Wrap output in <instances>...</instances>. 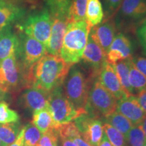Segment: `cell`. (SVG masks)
<instances>
[{
    "instance_id": "cell-27",
    "label": "cell",
    "mask_w": 146,
    "mask_h": 146,
    "mask_svg": "<svg viewBox=\"0 0 146 146\" xmlns=\"http://www.w3.org/2000/svg\"><path fill=\"white\" fill-rule=\"evenodd\" d=\"M71 1L72 0H45L46 8L54 17L67 16Z\"/></svg>"
},
{
    "instance_id": "cell-30",
    "label": "cell",
    "mask_w": 146,
    "mask_h": 146,
    "mask_svg": "<svg viewBox=\"0 0 146 146\" xmlns=\"http://www.w3.org/2000/svg\"><path fill=\"white\" fill-rule=\"evenodd\" d=\"M103 129L112 146H127L125 136L123 133L108 123L103 124Z\"/></svg>"
},
{
    "instance_id": "cell-10",
    "label": "cell",
    "mask_w": 146,
    "mask_h": 146,
    "mask_svg": "<svg viewBox=\"0 0 146 146\" xmlns=\"http://www.w3.org/2000/svg\"><path fill=\"white\" fill-rule=\"evenodd\" d=\"M81 137L91 146H98L104 133L103 121L92 115L83 114L74 120Z\"/></svg>"
},
{
    "instance_id": "cell-1",
    "label": "cell",
    "mask_w": 146,
    "mask_h": 146,
    "mask_svg": "<svg viewBox=\"0 0 146 146\" xmlns=\"http://www.w3.org/2000/svg\"><path fill=\"white\" fill-rule=\"evenodd\" d=\"M72 65L60 56L47 53L29 71L28 87H36L50 93L63 85Z\"/></svg>"
},
{
    "instance_id": "cell-32",
    "label": "cell",
    "mask_w": 146,
    "mask_h": 146,
    "mask_svg": "<svg viewBox=\"0 0 146 146\" xmlns=\"http://www.w3.org/2000/svg\"><path fill=\"white\" fill-rule=\"evenodd\" d=\"M58 134L56 129H52L41 135L37 146H58Z\"/></svg>"
},
{
    "instance_id": "cell-2",
    "label": "cell",
    "mask_w": 146,
    "mask_h": 146,
    "mask_svg": "<svg viewBox=\"0 0 146 146\" xmlns=\"http://www.w3.org/2000/svg\"><path fill=\"white\" fill-rule=\"evenodd\" d=\"M91 29L85 21L69 22L67 25L60 57L71 64L81 60Z\"/></svg>"
},
{
    "instance_id": "cell-6",
    "label": "cell",
    "mask_w": 146,
    "mask_h": 146,
    "mask_svg": "<svg viewBox=\"0 0 146 146\" xmlns=\"http://www.w3.org/2000/svg\"><path fill=\"white\" fill-rule=\"evenodd\" d=\"M117 100L100 83L91 79L85 110L87 114L102 119L116 111Z\"/></svg>"
},
{
    "instance_id": "cell-7",
    "label": "cell",
    "mask_w": 146,
    "mask_h": 146,
    "mask_svg": "<svg viewBox=\"0 0 146 146\" xmlns=\"http://www.w3.org/2000/svg\"><path fill=\"white\" fill-rule=\"evenodd\" d=\"M48 108L55 124V129L63 124L70 123L87 112L76 110L66 98L62 85L51 91L48 99Z\"/></svg>"
},
{
    "instance_id": "cell-11",
    "label": "cell",
    "mask_w": 146,
    "mask_h": 146,
    "mask_svg": "<svg viewBox=\"0 0 146 146\" xmlns=\"http://www.w3.org/2000/svg\"><path fill=\"white\" fill-rule=\"evenodd\" d=\"M81 61L88 68L89 77L98 78L100 70L106 61V54L89 36Z\"/></svg>"
},
{
    "instance_id": "cell-38",
    "label": "cell",
    "mask_w": 146,
    "mask_h": 146,
    "mask_svg": "<svg viewBox=\"0 0 146 146\" xmlns=\"http://www.w3.org/2000/svg\"><path fill=\"white\" fill-rule=\"evenodd\" d=\"M59 138L60 139L61 146H77V145L71 139L64 137H59Z\"/></svg>"
},
{
    "instance_id": "cell-29",
    "label": "cell",
    "mask_w": 146,
    "mask_h": 146,
    "mask_svg": "<svg viewBox=\"0 0 146 146\" xmlns=\"http://www.w3.org/2000/svg\"><path fill=\"white\" fill-rule=\"evenodd\" d=\"M42 133L32 123L25 126L24 146H37Z\"/></svg>"
},
{
    "instance_id": "cell-12",
    "label": "cell",
    "mask_w": 146,
    "mask_h": 146,
    "mask_svg": "<svg viewBox=\"0 0 146 146\" xmlns=\"http://www.w3.org/2000/svg\"><path fill=\"white\" fill-rule=\"evenodd\" d=\"M133 42L125 33L119 32L115 36L112 44L106 52V60L111 64L123 60L133 58Z\"/></svg>"
},
{
    "instance_id": "cell-25",
    "label": "cell",
    "mask_w": 146,
    "mask_h": 146,
    "mask_svg": "<svg viewBox=\"0 0 146 146\" xmlns=\"http://www.w3.org/2000/svg\"><path fill=\"white\" fill-rule=\"evenodd\" d=\"M87 3L88 0H72L67 14L69 22L85 21Z\"/></svg>"
},
{
    "instance_id": "cell-19",
    "label": "cell",
    "mask_w": 146,
    "mask_h": 146,
    "mask_svg": "<svg viewBox=\"0 0 146 146\" xmlns=\"http://www.w3.org/2000/svg\"><path fill=\"white\" fill-rule=\"evenodd\" d=\"M19 48V36L13 25L0 30V61L16 55Z\"/></svg>"
},
{
    "instance_id": "cell-31",
    "label": "cell",
    "mask_w": 146,
    "mask_h": 146,
    "mask_svg": "<svg viewBox=\"0 0 146 146\" xmlns=\"http://www.w3.org/2000/svg\"><path fill=\"white\" fill-rule=\"evenodd\" d=\"M20 116L14 110L10 108L4 101L0 102V124L18 123Z\"/></svg>"
},
{
    "instance_id": "cell-3",
    "label": "cell",
    "mask_w": 146,
    "mask_h": 146,
    "mask_svg": "<svg viewBox=\"0 0 146 146\" xmlns=\"http://www.w3.org/2000/svg\"><path fill=\"white\" fill-rule=\"evenodd\" d=\"M91 79L75 64L71 66L64 81L62 87L66 96L78 110L86 112Z\"/></svg>"
},
{
    "instance_id": "cell-5",
    "label": "cell",
    "mask_w": 146,
    "mask_h": 146,
    "mask_svg": "<svg viewBox=\"0 0 146 146\" xmlns=\"http://www.w3.org/2000/svg\"><path fill=\"white\" fill-rule=\"evenodd\" d=\"M113 18L120 32L135 31L146 19V0H123Z\"/></svg>"
},
{
    "instance_id": "cell-4",
    "label": "cell",
    "mask_w": 146,
    "mask_h": 146,
    "mask_svg": "<svg viewBox=\"0 0 146 146\" xmlns=\"http://www.w3.org/2000/svg\"><path fill=\"white\" fill-rule=\"evenodd\" d=\"M54 17L46 7L27 15L16 24L18 31L23 32L38 40L45 45L48 43Z\"/></svg>"
},
{
    "instance_id": "cell-35",
    "label": "cell",
    "mask_w": 146,
    "mask_h": 146,
    "mask_svg": "<svg viewBox=\"0 0 146 146\" xmlns=\"http://www.w3.org/2000/svg\"><path fill=\"white\" fill-rule=\"evenodd\" d=\"M131 61L135 68L146 78V57L140 56H135L131 58Z\"/></svg>"
},
{
    "instance_id": "cell-37",
    "label": "cell",
    "mask_w": 146,
    "mask_h": 146,
    "mask_svg": "<svg viewBox=\"0 0 146 146\" xmlns=\"http://www.w3.org/2000/svg\"><path fill=\"white\" fill-rule=\"evenodd\" d=\"M24 133H25V127H22L19 135L15 141L8 146H24Z\"/></svg>"
},
{
    "instance_id": "cell-41",
    "label": "cell",
    "mask_w": 146,
    "mask_h": 146,
    "mask_svg": "<svg viewBox=\"0 0 146 146\" xmlns=\"http://www.w3.org/2000/svg\"><path fill=\"white\" fill-rule=\"evenodd\" d=\"M10 1H16V2H18V3H29V4L35 5L36 4L39 0H10Z\"/></svg>"
},
{
    "instance_id": "cell-15",
    "label": "cell",
    "mask_w": 146,
    "mask_h": 146,
    "mask_svg": "<svg viewBox=\"0 0 146 146\" xmlns=\"http://www.w3.org/2000/svg\"><path fill=\"white\" fill-rule=\"evenodd\" d=\"M68 23L67 16L54 17L50 39L46 45L47 52L48 54L60 56L64 37Z\"/></svg>"
},
{
    "instance_id": "cell-20",
    "label": "cell",
    "mask_w": 146,
    "mask_h": 146,
    "mask_svg": "<svg viewBox=\"0 0 146 146\" xmlns=\"http://www.w3.org/2000/svg\"><path fill=\"white\" fill-rule=\"evenodd\" d=\"M32 124L42 134L55 129V124L48 106L33 112Z\"/></svg>"
},
{
    "instance_id": "cell-33",
    "label": "cell",
    "mask_w": 146,
    "mask_h": 146,
    "mask_svg": "<svg viewBox=\"0 0 146 146\" xmlns=\"http://www.w3.org/2000/svg\"><path fill=\"white\" fill-rule=\"evenodd\" d=\"M123 0H104L106 15L105 19L112 18L119 8Z\"/></svg>"
},
{
    "instance_id": "cell-34",
    "label": "cell",
    "mask_w": 146,
    "mask_h": 146,
    "mask_svg": "<svg viewBox=\"0 0 146 146\" xmlns=\"http://www.w3.org/2000/svg\"><path fill=\"white\" fill-rule=\"evenodd\" d=\"M135 31L137 39L143 48V52L146 56V19L139 25Z\"/></svg>"
},
{
    "instance_id": "cell-46",
    "label": "cell",
    "mask_w": 146,
    "mask_h": 146,
    "mask_svg": "<svg viewBox=\"0 0 146 146\" xmlns=\"http://www.w3.org/2000/svg\"><path fill=\"white\" fill-rule=\"evenodd\" d=\"M143 146H146V142H145V143L144 144V145H143Z\"/></svg>"
},
{
    "instance_id": "cell-18",
    "label": "cell",
    "mask_w": 146,
    "mask_h": 146,
    "mask_svg": "<svg viewBox=\"0 0 146 146\" xmlns=\"http://www.w3.org/2000/svg\"><path fill=\"white\" fill-rule=\"evenodd\" d=\"M50 93L36 87H27L23 91L20 97L21 105L29 111H35L48 106Z\"/></svg>"
},
{
    "instance_id": "cell-44",
    "label": "cell",
    "mask_w": 146,
    "mask_h": 146,
    "mask_svg": "<svg viewBox=\"0 0 146 146\" xmlns=\"http://www.w3.org/2000/svg\"><path fill=\"white\" fill-rule=\"evenodd\" d=\"M0 146H4L3 145V144L2 143V142H1V141H0Z\"/></svg>"
},
{
    "instance_id": "cell-24",
    "label": "cell",
    "mask_w": 146,
    "mask_h": 146,
    "mask_svg": "<svg viewBox=\"0 0 146 146\" xmlns=\"http://www.w3.org/2000/svg\"><path fill=\"white\" fill-rule=\"evenodd\" d=\"M21 129L19 122L0 124V141L4 146L10 145L16 139Z\"/></svg>"
},
{
    "instance_id": "cell-40",
    "label": "cell",
    "mask_w": 146,
    "mask_h": 146,
    "mask_svg": "<svg viewBox=\"0 0 146 146\" xmlns=\"http://www.w3.org/2000/svg\"><path fill=\"white\" fill-rule=\"evenodd\" d=\"M98 146H112V144H111L108 138L107 137L104 131L101 141H100V143Z\"/></svg>"
},
{
    "instance_id": "cell-23",
    "label": "cell",
    "mask_w": 146,
    "mask_h": 146,
    "mask_svg": "<svg viewBox=\"0 0 146 146\" xmlns=\"http://www.w3.org/2000/svg\"><path fill=\"white\" fill-rule=\"evenodd\" d=\"M102 120L104 123H108L115 128L125 137L133 127V124L127 118L116 111L102 118Z\"/></svg>"
},
{
    "instance_id": "cell-36",
    "label": "cell",
    "mask_w": 146,
    "mask_h": 146,
    "mask_svg": "<svg viewBox=\"0 0 146 146\" xmlns=\"http://www.w3.org/2000/svg\"><path fill=\"white\" fill-rule=\"evenodd\" d=\"M139 104L146 112V88L142 89L136 95Z\"/></svg>"
},
{
    "instance_id": "cell-22",
    "label": "cell",
    "mask_w": 146,
    "mask_h": 146,
    "mask_svg": "<svg viewBox=\"0 0 146 146\" xmlns=\"http://www.w3.org/2000/svg\"><path fill=\"white\" fill-rule=\"evenodd\" d=\"M131 59L123 60L112 64L114 67L122 87L130 95H135L134 91L129 83V61Z\"/></svg>"
},
{
    "instance_id": "cell-13",
    "label": "cell",
    "mask_w": 146,
    "mask_h": 146,
    "mask_svg": "<svg viewBox=\"0 0 146 146\" xmlns=\"http://www.w3.org/2000/svg\"><path fill=\"white\" fill-rule=\"evenodd\" d=\"M98 80L102 86L107 89L117 101L131 96L122 87L114 67L108 62L107 60L100 70Z\"/></svg>"
},
{
    "instance_id": "cell-43",
    "label": "cell",
    "mask_w": 146,
    "mask_h": 146,
    "mask_svg": "<svg viewBox=\"0 0 146 146\" xmlns=\"http://www.w3.org/2000/svg\"><path fill=\"white\" fill-rule=\"evenodd\" d=\"M141 126L142 127V129H143L144 134H145V137L146 139V114L145 116V117L143 118V120H142L141 123Z\"/></svg>"
},
{
    "instance_id": "cell-26",
    "label": "cell",
    "mask_w": 146,
    "mask_h": 146,
    "mask_svg": "<svg viewBox=\"0 0 146 146\" xmlns=\"http://www.w3.org/2000/svg\"><path fill=\"white\" fill-rule=\"evenodd\" d=\"M129 83L135 96L142 89L146 88V78L135 68L131 59L129 61Z\"/></svg>"
},
{
    "instance_id": "cell-45",
    "label": "cell",
    "mask_w": 146,
    "mask_h": 146,
    "mask_svg": "<svg viewBox=\"0 0 146 146\" xmlns=\"http://www.w3.org/2000/svg\"><path fill=\"white\" fill-rule=\"evenodd\" d=\"M5 0H0V3H3V1H4Z\"/></svg>"
},
{
    "instance_id": "cell-8",
    "label": "cell",
    "mask_w": 146,
    "mask_h": 146,
    "mask_svg": "<svg viewBox=\"0 0 146 146\" xmlns=\"http://www.w3.org/2000/svg\"><path fill=\"white\" fill-rule=\"evenodd\" d=\"M0 86L8 93L28 87L27 73L16 55L0 61Z\"/></svg>"
},
{
    "instance_id": "cell-39",
    "label": "cell",
    "mask_w": 146,
    "mask_h": 146,
    "mask_svg": "<svg viewBox=\"0 0 146 146\" xmlns=\"http://www.w3.org/2000/svg\"><path fill=\"white\" fill-rule=\"evenodd\" d=\"M72 139L74 141V143L77 145V146H91L90 144L87 143V141H85V140L81 137V134L75 136L74 138H72Z\"/></svg>"
},
{
    "instance_id": "cell-28",
    "label": "cell",
    "mask_w": 146,
    "mask_h": 146,
    "mask_svg": "<svg viewBox=\"0 0 146 146\" xmlns=\"http://www.w3.org/2000/svg\"><path fill=\"white\" fill-rule=\"evenodd\" d=\"M127 146H143L146 139L141 125H134L125 137Z\"/></svg>"
},
{
    "instance_id": "cell-17",
    "label": "cell",
    "mask_w": 146,
    "mask_h": 146,
    "mask_svg": "<svg viewBox=\"0 0 146 146\" xmlns=\"http://www.w3.org/2000/svg\"><path fill=\"white\" fill-rule=\"evenodd\" d=\"M16 1L5 0L0 3V30L19 23L27 15V9Z\"/></svg>"
},
{
    "instance_id": "cell-9",
    "label": "cell",
    "mask_w": 146,
    "mask_h": 146,
    "mask_svg": "<svg viewBox=\"0 0 146 146\" xmlns=\"http://www.w3.org/2000/svg\"><path fill=\"white\" fill-rule=\"evenodd\" d=\"M18 33L19 48L17 58L28 75L33 66L47 53L46 47L38 40L23 32L18 31Z\"/></svg>"
},
{
    "instance_id": "cell-42",
    "label": "cell",
    "mask_w": 146,
    "mask_h": 146,
    "mask_svg": "<svg viewBox=\"0 0 146 146\" xmlns=\"http://www.w3.org/2000/svg\"><path fill=\"white\" fill-rule=\"evenodd\" d=\"M7 93L1 86H0V102L3 101V100L6 98Z\"/></svg>"
},
{
    "instance_id": "cell-14",
    "label": "cell",
    "mask_w": 146,
    "mask_h": 146,
    "mask_svg": "<svg viewBox=\"0 0 146 146\" xmlns=\"http://www.w3.org/2000/svg\"><path fill=\"white\" fill-rule=\"evenodd\" d=\"M114 18L104 19L100 25L91 29L89 36L106 54L117 31Z\"/></svg>"
},
{
    "instance_id": "cell-16",
    "label": "cell",
    "mask_w": 146,
    "mask_h": 146,
    "mask_svg": "<svg viewBox=\"0 0 146 146\" xmlns=\"http://www.w3.org/2000/svg\"><path fill=\"white\" fill-rule=\"evenodd\" d=\"M116 112L123 115L133 125H141L146 112L139 104L137 97L131 95L129 97L118 100Z\"/></svg>"
},
{
    "instance_id": "cell-21",
    "label": "cell",
    "mask_w": 146,
    "mask_h": 146,
    "mask_svg": "<svg viewBox=\"0 0 146 146\" xmlns=\"http://www.w3.org/2000/svg\"><path fill=\"white\" fill-rule=\"evenodd\" d=\"M104 18L103 6L100 0H89L87 3L85 21L90 29L100 25Z\"/></svg>"
}]
</instances>
